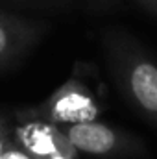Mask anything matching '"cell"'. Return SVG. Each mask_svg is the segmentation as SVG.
Instances as JSON below:
<instances>
[{"label":"cell","instance_id":"obj_4","mask_svg":"<svg viewBox=\"0 0 157 159\" xmlns=\"http://www.w3.org/2000/svg\"><path fill=\"white\" fill-rule=\"evenodd\" d=\"M17 126L13 128V139L24 150L37 159H79V152L72 146L59 126L35 119L24 113H17Z\"/></svg>","mask_w":157,"mask_h":159},{"label":"cell","instance_id":"obj_9","mask_svg":"<svg viewBox=\"0 0 157 159\" xmlns=\"http://www.w3.org/2000/svg\"><path fill=\"white\" fill-rule=\"evenodd\" d=\"M142 11L150 13L152 17H157V0H133Z\"/></svg>","mask_w":157,"mask_h":159},{"label":"cell","instance_id":"obj_8","mask_svg":"<svg viewBox=\"0 0 157 159\" xmlns=\"http://www.w3.org/2000/svg\"><path fill=\"white\" fill-rule=\"evenodd\" d=\"M11 141H13V129L7 126L6 120H2V122H0V152H2Z\"/></svg>","mask_w":157,"mask_h":159},{"label":"cell","instance_id":"obj_3","mask_svg":"<svg viewBox=\"0 0 157 159\" xmlns=\"http://www.w3.org/2000/svg\"><path fill=\"white\" fill-rule=\"evenodd\" d=\"M59 128L79 154L91 157L128 159L146 156V146L137 135L100 120L65 124Z\"/></svg>","mask_w":157,"mask_h":159},{"label":"cell","instance_id":"obj_10","mask_svg":"<svg viewBox=\"0 0 157 159\" xmlns=\"http://www.w3.org/2000/svg\"><path fill=\"white\" fill-rule=\"evenodd\" d=\"M11 2H26V4H43V2H52V0H11Z\"/></svg>","mask_w":157,"mask_h":159},{"label":"cell","instance_id":"obj_5","mask_svg":"<svg viewBox=\"0 0 157 159\" xmlns=\"http://www.w3.org/2000/svg\"><path fill=\"white\" fill-rule=\"evenodd\" d=\"M46 32L48 24L43 20L0 9V70H9L22 63Z\"/></svg>","mask_w":157,"mask_h":159},{"label":"cell","instance_id":"obj_2","mask_svg":"<svg viewBox=\"0 0 157 159\" xmlns=\"http://www.w3.org/2000/svg\"><path fill=\"white\" fill-rule=\"evenodd\" d=\"M92 72L94 70L91 65L76 63L70 78L65 80L43 104L20 109V113L46 120L56 126L100 120L107 109V104L102 89L94 87Z\"/></svg>","mask_w":157,"mask_h":159},{"label":"cell","instance_id":"obj_11","mask_svg":"<svg viewBox=\"0 0 157 159\" xmlns=\"http://www.w3.org/2000/svg\"><path fill=\"white\" fill-rule=\"evenodd\" d=\"M2 120H4V119H2V117H0V122H2Z\"/></svg>","mask_w":157,"mask_h":159},{"label":"cell","instance_id":"obj_7","mask_svg":"<svg viewBox=\"0 0 157 159\" xmlns=\"http://www.w3.org/2000/svg\"><path fill=\"white\" fill-rule=\"evenodd\" d=\"M120 0H87L89 7L96 13H102V11H109L117 6Z\"/></svg>","mask_w":157,"mask_h":159},{"label":"cell","instance_id":"obj_6","mask_svg":"<svg viewBox=\"0 0 157 159\" xmlns=\"http://www.w3.org/2000/svg\"><path fill=\"white\" fill-rule=\"evenodd\" d=\"M0 159H37L34 157L28 150H24L20 144H17L15 143V139L0 152Z\"/></svg>","mask_w":157,"mask_h":159},{"label":"cell","instance_id":"obj_1","mask_svg":"<svg viewBox=\"0 0 157 159\" xmlns=\"http://www.w3.org/2000/svg\"><path fill=\"white\" fill-rule=\"evenodd\" d=\"M105 63L124 102L157 129V59L122 28L102 34Z\"/></svg>","mask_w":157,"mask_h":159}]
</instances>
